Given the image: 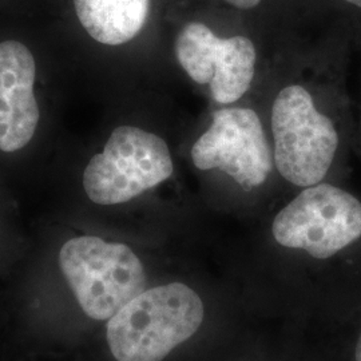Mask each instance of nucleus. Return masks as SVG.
<instances>
[{
    "instance_id": "obj_1",
    "label": "nucleus",
    "mask_w": 361,
    "mask_h": 361,
    "mask_svg": "<svg viewBox=\"0 0 361 361\" xmlns=\"http://www.w3.org/2000/svg\"><path fill=\"white\" fill-rule=\"evenodd\" d=\"M267 128L276 173L297 189L326 180L344 147L340 118L301 80L274 92Z\"/></svg>"
},
{
    "instance_id": "obj_2",
    "label": "nucleus",
    "mask_w": 361,
    "mask_h": 361,
    "mask_svg": "<svg viewBox=\"0 0 361 361\" xmlns=\"http://www.w3.org/2000/svg\"><path fill=\"white\" fill-rule=\"evenodd\" d=\"M174 174L176 161L168 140L149 126L123 122L86 158L79 185L94 207L116 209L149 197Z\"/></svg>"
},
{
    "instance_id": "obj_3",
    "label": "nucleus",
    "mask_w": 361,
    "mask_h": 361,
    "mask_svg": "<svg viewBox=\"0 0 361 361\" xmlns=\"http://www.w3.org/2000/svg\"><path fill=\"white\" fill-rule=\"evenodd\" d=\"M205 319L204 298L190 285L147 286L106 322V344L116 361H165Z\"/></svg>"
},
{
    "instance_id": "obj_4",
    "label": "nucleus",
    "mask_w": 361,
    "mask_h": 361,
    "mask_svg": "<svg viewBox=\"0 0 361 361\" xmlns=\"http://www.w3.org/2000/svg\"><path fill=\"white\" fill-rule=\"evenodd\" d=\"M56 267L78 308L92 322H109L149 286L140 253L99 234L67 237L58 247Z\"/></svg>"
},
{
    "instance_id": "obj_5",
    "label": "nucleus",
    "mask_w": 361,
    "mask_h": 361,
    "mask_svg": "<svg viewBox=\"0 0 361 361\" xmlns=\"http://www.w3.org/2000/svg\"><path fill=\"white\" fill-rule=\"evenodd\" d=\"M190 161L201 173H219L244 192L264 188L276 173L271 137L253 107L219 106L190 146Z\"/></svg>"
},
{
    "instance_id": "obj_6",
    "label": "nucleus",
    "mask_w": 361,
    "mask_h": 361,
    "mask_svg": "<svg viewBox=\"0 0 361 361\" xmlns=\"http://www.w3.org/2000/svg\"><path fill=\"white\" fill-rule=\"evenodd\" d=\"M271 238L280 247L328 259L361 238V201L323 180L300 189L271 219Z\"/></svg>"
},
{
    "instance_id": "obj_7",
    "label": "nucleus",
    "mask_w": 361,
    "mask_h": 361,
    "mask_svg": "<svg viewBox=\"0 0 361 361\" xmlns=\"http://www.w3.org/2000/svg\"><path fill=\"white\" fill-rule=\"evenodd\" d=\"M173 52L183 74L219 106L240 104L257 77L255 42L245 35L219 37L202 22L180 27Z\"/></svg>"
},
{
    "instance_id": "obj_8",
    "label": "nucleus",
    "mask_w": 361,
    "mask_h": 361,
    "mask_svg": "<svg viewBox=\"0 0 361 361\" xmlns=\"http://www.w3.org/2000/svg\"><path fill=\"white\" fill-rule=\"evenodd\" d=\"M44 118L39 58L19 39L0 40V157L27 154L42 135Z\"/></svg>"
},
{
    "instance_id": "obj_9",
    "label": "nucleus",
    "mask_w": 361,
    "mask_h": 361,
    "mask_svg": "<svg viewBox=\"0 0 361 361\" xmlns=\"http://www.w3.org/2000/svg\"><path fill=\"white\" fill-rule=\"evenodd\" d=\"M78 22L104 49H122L142 34L152 0H73Z\"/></svg>"
},
{
    "instance_id": "obj_10",
    "label": "nucleus",
    "mask_w": 361,
    "mask_h": 361,
    "mask_svg": "<svg viewBox=\"0 0 361 361\" xmlns=\"http://www.w3.org/2000/svg\"><path fill=\"white\" fill-rule=\"evenodd\" d=\"M226 4L232 6L237 10H243V11H249L258 7L261 4L262 0H224Z\"/></svg>"
},
{
    "instance_id": "obj_11",
    "label": "nucleus",
    "mask_w": 361,
    "mask_h": 361,
    "mask_svg": "<svg viewBox=\"0 0 361 361\" xmlns=\"http://www.w3.org/2000/svg\"><path fill=\"white\" fill-rule=\"evenodd\" d=\"M355 360L361 361V335L357 340V344H356V349H355Z\"/></svg>"
},
{
    "instance_id": "obj_12",
    "label": "nucleus",
    "mask_w": 361,
    "mask_h": 361,
    "mask_svg": "<svg viewBox=\"0 0 361 361\" xmlns=\"http://www.w3.org/2000/svg\"><path fill=\"white\" fill-rule=\"evenodd\" d=\"M344 1H347L350 6H355L361 10V0H344Z\"/></svg>"
}]
</instances>
